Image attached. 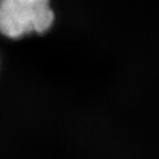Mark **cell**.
I'll return each instance as SVG.
<instances>
[{
	"label": "cell",
	"mask_w": 159,
	"mask_h": 159,
	"mask_svg": "<svg viewBox=\"0 0 159 159\" xmlns=\"http://www.w3.org/2000/svg\"><path fill=\"white\" fill-rule=\"evenodd\" d=\"M53 20L50 0H0V32L8 38L45 32Z\"/></svg>",
	"instance_id": "6da1fadb"
}]
</instances>
